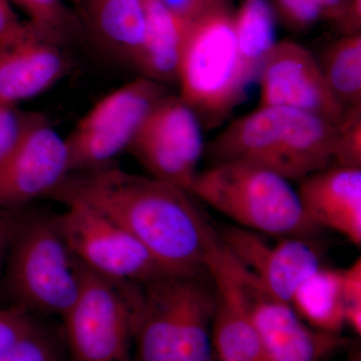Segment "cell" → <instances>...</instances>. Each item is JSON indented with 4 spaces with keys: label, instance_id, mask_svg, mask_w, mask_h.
<instances>
[{
    "label": "cell",
    "instance_id": "1",
    "mask_svg": "<svg viewBox=\"0 0 361 361\" xmlns=\"http://www.w3.org/2000/svg\"><path fill=\"white\" fill-rule=\"evenodd\" d=\"M49 198L87 204L130 233L173 274L206 272L214 226L192 195L169 183L113 165L71 173Z\"/></svg>",
    "mask_w": 361,
    "mask_h": 361
},
{
    "label": "cell",
    "instance_id": "2",
    "mask_svg": "<svg viewBox=\"0 0 361 361\" xmlns=\"http://www.w3.org/2000/svg\"><path fill=\"white\" fill-rule=\"evenodd\" d=\"M336 123L283 106H258L212 140L204 152L213 165L244 161L288 180L334 165Z\"/></svg>",
    "mask_w": 361,
    "mask_h": 361
},
{
    "label": "cell",
    "instance_id": "3",
    "mask_svg": "<svg viewBox=\"0 0 361 361\" xmlns=\"http://www.w3.org/2000/svg\"><path fill=\"white\" fill-rule=\"evenodd\" d=\"M190 194L258 234L310 239L322 230L306 216L288 180L254 164L213 165L198 173Z\"/></svg>",
    "mask_w": 361,
    "mask_h": 361
},
{
    "label": "cell",
    "instance_id": "4",
    "mask_svg": "<svg viewBox=\"0 0 361 361\" xmlns=\"http://www.w3.org/2000/svg\"><path fill=\"white\" fill-rule=\"evenodd\" d=\"M180 99L202 128L219 127L246 94L235 37L234 20L220 0L190 23L180 59Z\"/></svg>",
    "mask_w": 361,
    "mask_h": 361
},
{
    "label": "cell",
    "instance_id": "5",
    "mask_svg": "<svg viewBox=\"0 0 361 361\" xmlns=\"http://www.w3.org/2000/svg\"><path fill=\"white\" fill-rule=\"evenodd\" d=\"M8 249L7 286L16 306L63 318L80 295L82 265L59 231L56 216L13 221Z\"/></svg>",
    "mask_w": 361,
    "mask_h": 361
},
{
    "label": "cell",
    "instance_id": "6",
    "mask_svg": "<svg viewBox=\"0 0 361 361\" xmlns=\"http://www.w3.org/2000/svg\"><path fill=\"white\" fill-rule=\"evenodd\" d=\"M80 265V295L63 317L68 361H134L132 319L137 284L114 281Z\"/></svg>",
    "mask_w": 361,
    "mask_h": 361
},
{
    "label": "cell",
    "instance_id": "7",
    "mask_svg": "<svg viewBox=\"0 0 361 361\" xmlns=\"http://www.w3.org/2000/svg\"><path fill=\"white\" fill-rule=\"evenodd\" d=\"M166 96L165 85L141 75L97 102L66 139L71 174L111 165Z\"/></svg>",
    "mask_w": 361,
    "mask_h": 361
},
{
    "label": "cell",
    "instance_id": "8",
    "mask_svg": "<svg viewBox=\"0 0 361 361\" xmlns=\"http://www.w3.org/2000/svg\"><path fill=\"white\" fill-rule=\"evenodd\" d=\"M65 206V212L56 216V223L71 253L85 267L123 283L146 284L173 274L130 233L99 211L82 202Z\"/></svg>",
    "mask_w": 361,
    "mask_h": 361
},
{
    "label": "cell",
    "instance_id": "9",
    "mask_svg": "<svg viewBox=\"0 0 361 361\" xmlns=\"http://www.w3.org/2000/svg\"><path fill=\"white\" fill-rule=\"evenodd\" d=\"M204 149L196 114L180 97L168 94L147 116L127 151L152 178L190 193Z\"/></svg>",
    "mask_w": 361,
    "mask_h": 361
},
{
    "label": "cell",
    "instance_id": "10",
    "mask_svg": "<svg viewBox=\"0 0 361 361\" xmlns=\"http://www.w3.org/2000/svg\"><path fill=\"white\" fill-rule=\"evenodd\" d=\"M70 174L66 139L42 114L27 113L20 141L0 165V211L49 196Z\"/></svg>",
    "mask_w": 361,
    "mask_h": 361
},
{
    "label": "cell",
    "instance_id": "11",
    "mask_svg": "<svg viewBox=\"0 0 361 361\" xmlns=\"http://www.w3.org/2000/svg\"><path fill=\"white\" fill-rule=\"evenodd\" d=\"M257 80L259 106L293 109L334 123H339L345 111L330 90L318 59L295 42H277Z\"/></svg>",
    "mask_w": 361,
    "mask_h": 361
},
{
    "label": "cell",
    "instance_id": "12",
    "mask_svg": "<svg viewBox=\"0 0 361 361\" xmlns=\"http://www.w3.org/2000/svg\"><path fill=\"white\" fill-rule=\"evenodd\" d=\"M217 232L226 248L263 290L282 302L289 304L299 285L322 266L308 239L285 237L270 244L261 234L236 225L224 226Z\"/></svg>",
    "mask_w": 361,
    "mask_h": 361
},
{
    "label": "cell",
    "instance_id": "13",
    "mask_svg": "<svg viewBox=\"0 0 361 361\" xmlns=\"http://www.w3.org/2000/svg\"><path fill=\"white\" fill-rule=\"evenodd\" d=\"M245 285L263 361H320L350 344V339L341 334H326L306 324L288 303L266 293L246 268Z\"/></svg>",
    "mask_w": 361,
    "mask_h": 361
},
{
    "label": "cell",
    "instance_id": "14",
    "mask_svg": "<svg viewBox=\"0 0 361 361\" xmlns=\"http://www.w3.org/2000/svg\"><path fill=\"white\" fill-rule=\"evenodd\" d=\"M207 269L214 290L212 341L218 360L263 361L241 267L227 254H218Z\"/></svg>",
    "mask_w": 361,
    "mask_h": 361
},
{
    "label": "cell",
    "instance_id": "15",
    "mask_svg": "<svg viewBox=\"0 0 361 361\" xmlns=\"http://www.w3.org/2000/svg\"><path fill=\"white\" fill-rule=\"evenodd\" d=\"M297 194L313 224L360 246L361 168L330 166L301 180Z\"/></svg>",
    "mask_w": 361,
    "mask_h": 361
},
{
    "label": "cell",
    "instance_id": "16",
    "mask_svg": "<svg viewBox=\"0 0 361 361\" xmlns=\"http://www.w3.org/2000/svg\"><path fill=\"white\" fill-rule=\"evenodd\" d=\"M180 276L165 275L135 287L132 319L134 361H180L177 329Z\"/></svg>",
    "mask_w": 361,
    "mask_h": 361
},
{
    "label": "cell",
    "instance_id": "17",
    "mask_svg": "<svg viewBox=\"0 0 361 361\" xmlns=\"http://www.w3.org/2000/svg\"><path fill=\"white\" fill-rule=\"evenodd\" d=\"M63 47L35 30L18 42L0 45V99L18 104L65 78L70 63Z\"/></svg>",
    "mask_w": 361,
    "mask_h": 361
},
{
    "label": "cell",
    "instance_id": "18",
    "mask_svg": "<svg viewBox=\"0 0 361 361\" xmlns=\"http://www.w3.org/2000/svg\"><path fill=\"white\" fill-rule=\"evenodd\" d=\"M146 32L134 66L142 77L165 85L178 80L190 23L178 18L159 0H144Z\"/></svg>",
    "mask_w": 361,
    "mask_h": 361
},
{
    "label": "cell",
    "instance_id": "19",
    "mask_svg": "<svg viewBox=\"0 0 361 361\" xmlns=\"http://www.w3.org/2000/svg\"><path fill=\"white\" fill-rule=\"evenodd\" d=\"M180 277L177 301V329L180 361H213V285L203 275Z\"/></svg>",
    "mask_w": 361,
    "mask_h": 361
},
{
    "label": "cell",
    "instance_id": "20",
    "mask_svg": "<svg viewBox=\"0 0 361 361\" xmlns=\"http://www.w3.org/2000/svg\"><path fill=\"white\" fill-rule=\"evenodd\" d=\"M94 35L134 65L144 44V0H80Z\"/></svg>",
    "mask_w": 361,
    "mask_h": 361
},
{
    "label": "cell",
    "instance_id": "21",
    "mask_svg": "<svg viewBox=\"0 0 361 361\" xmlns=\"http://www.w3.org/2000/svg\"><path fill=\"white\" fill-rule=\"evenodd\" d=\"M289 305L312 329L339 334L345 325L341 269L322 266L299 285Z\"/></svg>",
    "mask_w": 361,
    "mask_h": 361
},
{
    "label": "cell",
    "instance_id": "22",
    "mask_svg": "<svg viewBox=\"0 0 361 361\" xmlns=\"http://www.w3.org/2000/svg\"><path fill=\"white\" fill-rule=\"evenodd\" d=\"M240 68L246 85L257 80L276 42V20L269 0H244L234 18Z\"/></svg>",
    "mask_w": 361,
    "mask_h": 361
},
{
    "label": "cell",
    "instance_id": "23",
    "mask_svg": "<svg viewBox=\"0 0 361 361\" xmlns=\"http://www.w3.org/2000/svg\"><path fill=\"white\" fill-rule=\"evenodd\" d=\"M332 94L344 106H361V37L346 35L318 61Z\"/></svg>",
    "mask_w": 361,
    "mask_h": 361
},
{
    "label": "cell",
    "instance_id": "24",
    "mask_svg": "<svg viewBox=\"0 0 361 361\" xmlns=\"http://www.w3.org/2000/svg\"><path fill=\"white\" fill-rule=\"evenodd\" d=\"M40 37L63 47L80 30V20L63 0H13Z\"/></svg>",
    "mask_w": 361,
    "mask_h": 361
},
{
    "label": "cell",
    "instance_id": "25",
    "mask_svg": "<svg viewBox=\"0 0 361 361\" xmlns=\"http://www.w3.org/2000/svg\"><path fill=\"white\" fill-rule=\"evenodd\" d=\"M0 361H68L51 332L35 323L13 345L0 353Z\"/></svg>",
    "mask_w": 361,
    "mask_h": 361
},
{
    "label": "cell",
    "instance_id": "26",
    "mask_svg": "<svg viewBox=\"0 0 361 361\" xmlns=\"http://www.w3.org/2000/svg\"><path fill=\"white\" fill-rule=\"evenodd\" d=\"M361 168V106L346 108L336 123L334 165Z\"/></svg>",
    "mask_w": 361,
    "mask_h": 361
},
{
    "label": "cell",
    "instance_id": "27",
    "mask_svg": "<svg viewBox=\"0 0 361 361\" xmlns=\"http://www.w3.org/2000/svg\"><path fill=\"white\" fill-rule=\"evenodd\" d=\"M289 25L308 27L322 18H341L348 0H277Z\"/></svg>",
    "mask_w": 361,
    "mask_h": 361
},
{
    "label": "cell",
    "instance_id": "28",
    "mask_svg": "<svg viewBox=\"0 0 361 361\" xmlns=\"http://www.w3.org/2000/svg\"><path fill=\"white\" fill-rule=\"evenodd\" d=\"M344 301V322L356 334H361V258L341 269Z\"/></svg>",
    "mask_w": 361,
    "mask_h": 361
},
{
    "label": "cell",
    "instance_id": "29",
    "mask_svg": "<svg viewBox=\"0 0 361 361\" xmlns=\"http://www.w3.org/2000/svg\"><path fill=\"white\" fill-rule=\"evenodd\" d=\"M35 323L27 312L18 306L0 310V353L25 336Z\"/></svg>",
    "mask_w": 361,
    "mask_h": 361
},
{
    "label": "cell",
    "instance_id": "30",
    "mask_svg": "<svg viewBox=\"0 0 361 361\" xmlns=\"http://www.w3.org/2000/svg\"><path fill=\"white\" fill-rule=\"evenodd\" d=\"M32 30L30 23H21L9 0H0V45L18 42Z\"/></svg>",
    "mask_w": 361,
    "mask_h": 361
},
{
    "label": "cell",
    "instance_id": "31",
    "mask_svg": "<svg viewBox=\"0 0 361 361\" xmlns=\"http://www.w3.org/2000/svg\"><path fill=\"white\" fill-rule=\"evenodd\" d=\"M178 18L192 23L206 11L216 0H159Z\"/></svg>",
    "mask_w": 361,
    "mask_h": 361
},
{
    "label": "cell",
    "instance_id": "32",
    "mask_svg": "<svg viewBox=\"0 0 361 361\" xmlns=\"http://www.w3.org/2000/svg\"><path fill=\"white\" fill-rule=\"evenodd\" d=\"M13 226V221L9 218L8 212L0 211V267L8 249Z\"/></svg>",
    "mask_w": 361,
    "mask_h": 361
},
{
    "label": "cell",
    "instance_id": "33",
    "mask_svg": "<svg viewBox=\"0 0 361 361\" xmlns=\"http://www.w3.org/2000/svg\"><path fill=\"white\" fill-rule=\"evenodd\" d=\"M346 361H361V353L360 348H353L348 355Z\"/></svg>",
    "mask_w": 361,
    "mask_h": 361
},
{
    "label": "cell",
    "instance_id": "34",
    "mask_svg": "<svg viewBox=\"0 0 361 361\" xmlns=\"http://www.w3.org/2000/svg\"><path fill=\"white\" fill-rule=\"evenodd\" d=\"M218 361H221V360H218Z\"/></svg>",
    "mask_w": 361,
    "mask_h": 361
},
{
    "label": "cell",
    "instance_id": "35",
    "mask_svg": "<svg viewBox=\"0 0 361 361\" xmlns=\"http://www.w3.org/2000/svg\"><path fill=\"white\" fill-rule=\"evenodd\" d=\"M78 1H80V0H78Z\"/></svg>",
    "mask_w": 361,
    "mask_h": 361
}]
</instances>
